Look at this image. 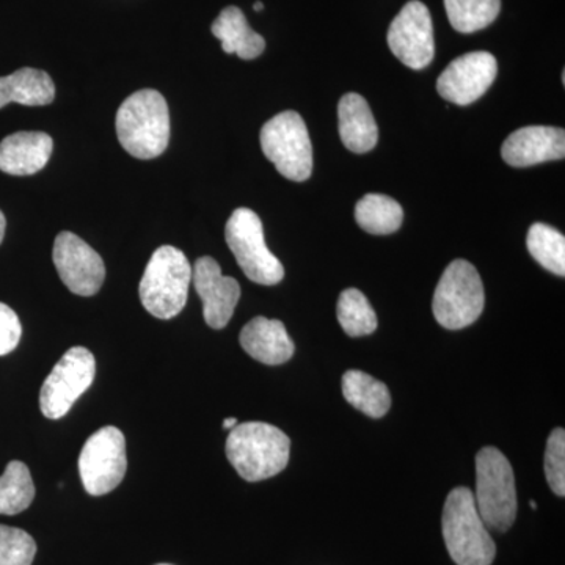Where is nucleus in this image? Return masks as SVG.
<instances>
[{"mask_svg": "<svg viewBox=\"0 0 565 565\" xmlns=\"http://www.w3.org/2000/svg\"><path fill=\"white\" fill-rule=\"evenodd\" d=\"M121 147L141 161L159 158L169 147L170 114L166 98L158 90L132 93L122 102L115 118Z\"/></svg>", "mask_w": 565, "mask_h": 565, "instance_id": "1", "label": "nucleus"}, {"mask_svg": "<svg viewBox=\"0 0 565 565\" xmlns=\"http://www.w3.org/2000/svg\"><path fill=\"white\" fill-rule=\"evenodd\" d=\"M291 440L267 423L237 424L226 440V457L241 478L259 482L281 473L289 462Z\"/></svg>", "mask_w": 565, "mask_h": 565, "instance_id": "2", "label": "nucleus"}, {"mask_svg": "<svg viewBox=\"0 0 565 565\" xmlns=\"http://www.w3.org/2000/svg\"><path fill=\"white\" fill-rule=\"evenodd\" d=\"M444 539L457 565H492L497 545L476 508L475 494L457 487L445 501Z\"/></svg>", "mask_w": 565, "mask_h": 565, "instance_id": "3", "label": "nucleus"}, {"mask_svg": "<svg viewBox=\"0 0 565 565\" xmlns=\"http://www.w3.org/2000/svg\"><path fill=\"white\" fill-rule=\"evenodd\" d=\"M191 281L192 266L188 256L172 245H162L152 253L141 277V305L154 318L172 319L184 310Z\"/></svg>", "mask_w": 565, "mask_h": 565, "instance_id": "4", "label": "nucleus"}, {"mask_svg": "<svg viewBox=\"0 0 565 565\" xmlns=\"http://www.w3.org/2000/svg\"><path fill=\"white\" fill-rule=\"evenodd\" d=\"M475 501L487 530L504 533L514 525L516 489L514 470L503 452L484 448L476 456Z\"/></svg>", "mask_w": 565, "mask_h": 565, "instance_id": "5", "label": "nucleus"}, {"mask_svg": "<svg viewBox=\"0 0 565 565\" xmlns=\"http://www.w3.org/2000/svg\"><path fill=\"white\" fill-rule=\"evenodd\" d=\"M486 305L484 285L473 264L456 259L446 267L433 300L435 319L448 330L478 321Z\"/></svg>", "mask_w": 565, "mask_h": 565, "instance_id": "6", "label": "nucleus"}, {"mask_svg": "<svg viewBox=\"0 0 565 565\" xmlns=\"http://www.w3.org/2000/svg\"><path fill=\"white\" fill-rule=\"evenodd\" d=\"M264 156L288 180L302 182L313 173V147L303 118L297 111L275 115L262 129Z\"/></svg>", "mask_w": 565, "mask_h": 565, "instance_id": "7", "label": "nucleus"}, {"mask_svg": "<svg viewBox=\"0 0 565 565\" xmlns=\"http://www.w3.org/2000/svg\"><path fill=\"white\" fill-rule=\"evenodd\" d=\"M225 239L248 280L274 286L285 278V267L267 247L263 222L256 212L247 207L234 211L226 222Z\"/></svg>", "mask_w": 565, "mask_h": 565, "instance_id": "8", "label": "nucleus"}, {"mask_svg": "<svg viewBox=\"0 0 565 565\" xmlns=\"http://www.w3.org/2000/svg\"><path fill=\"white\" fill-rule=\"evenodd\" d=\"M96 362L85 348H71L58 360L40 390L41 414L61 419L95 381Z\"/></svg>", "mask_w": 565, "mask_h": 565, "instance_id": "9", "label": "nucleus"}, {"mask_svg": "<svg viewBox=\"0 0 565 565\" xmlns=\"http://www.w3.org/2000/svg\"><path fill=\"white\" fill-rule=\"evenodd\" d=\"M128 468L126 440L120 429L102 427L88 440L79 456L82 484L92 497L110 493L121 484Z\"/></svg>", "mask_w": 565, "mask_h": 565, "instance_id": "10", "label": "nucleus"}, {"mask_svg": "<svg viewBox=\"0 0 565 565\" xmlns=\"http://www.w3.org/2000/svg\"><path fill=\"white\" fill-rule=\"evenodd\" d=\"M390 50L405 66L424 70L435 55L434 24L430 11L419 0L405 3L388 29Z\"/></svg>", "mask_w": 565, "mask_h": 565, "instance_id": "11", "label": "nucleus"}, {"mask_svg": "<svg viewBox=\"0 0 565 565\" xmlns=\"http://www.w3.org/2000/svg\"><path fill=\"white\" fill-rule=\"evenodd\" d=\"M52 259L71 292L92 297L102 289L106 278L103 258L76 234L62 232L55 237Z\"/></svg>", "mask_w": 565, "mask_h": 565, "instance_id": "12", "label": "nucleus"}, {"mask_svg": "<svg viewBox=\"0 0 565 565\" xmlns=\"http://www.w3.org/2000/svg\"><path fill=\"white\" fill-rule=\"evenodd\" d=\"M497 74V58L490 52H468L446 66L438 77L437 92L446 102L468 106L486 95Z\"/></svg>", "mask_w": 565, "mask_h": 565, "instance_id": "13", "label": "nucleus"}, {"mask_svg": "<svg viewBox=\"0 0 565 565\" xmlns=\"http://www.w3.org/2000/svg\"><path fill=\"white\" fill-rule=\"evenodd\" d=\"M192 281L202 299L204 321L211 329H225L241 299L239 282L233 277H225L218 263L211 256L196 259Z\"/></svg>", "mask_w": 565, "mask_h": 565, "instance_id": "14", "label": "nucleus"}, {"mask_svg": "<svg viewBox=\"0 0 565 565\" xmlns=\"http://www.w3.org/2000/svg\"><path fill=\"white\" fill-rule=\"evenodd\" d=\"M501 156L516 169L565 158L564 129L553 126H526L504 140Z\"/></svg>", "mask_w": 565, "mask_h": 565, "instance_id": "15", "label": "nucleus"}, {"mask_svg": "<svg viewBox=\"0 0 565 565\" xmlns=\"http://www.w3.org/2000/svg\"><path fill=\"white\" fill-rule=\"evenodd\" d=\"M54 141L44 132H17L0 141V170L13 177H31L50 162Z\"/></svg>", "mask_w": 565, "mask_h": 565, "instance_id": "16", "label": "nucleus"}, {"mask_svg": "<svg viewBox=\"0 0 565 565\" xmlns=\"http://www.w3.org/2000/svg\"><path fill=\"white\" fill-rule=\"evenodd\" d=\"M241 345L252 359L277 366L289 362L294 355V343L286 332L285 323L263 316L252 319L239 337Z\"/></svg>", "mask_w": 565, "mask_h": 565, "instance_id": "17", "label": "nucleus"}, {"mask_svg": "<svg viewBox=\"0 0 565 565\" xmlns=\"http://www.w3.org/2000/svg\"><path fill=\"white\" fill-rule=\"evenodd\" d=\"M338 128L341 141L352 152L374 150L379 141L377 122L374 120L370 104L356 93H348L338 104Z\"/></svg>", "mask_w": 565, "mask_h": 565, "instance_id": "18", "label": "nucleus"}, {"mask_svg": "<svg viewBox=\"0 0 565 565\" xmlns=\"http://www.w3.org/2000/svg\"><path fill=\"white\" fill-rule=\"evenodd\" d=\"M212 35L222 41V50L226 54H236L243 61L258 58L266 50V41L248 25L243 10L226 7L212 22Z\"/></svg>", "mask_w": 565, "mask_h": 565, "instance_id": "19", "label": "nucleus"}, {"mask_svg": "<svg viewBox=\"0 0 565 565\" xmlns=\"http://www.w3.org/2000/svg\"><path fill=\"white\" fill-rule=\"evenodd\" d=\"M54 98V82L44 71L21 68L10 76L0 77V109L10 103L32 107L47 106Z\"/></svg>", "mask_w": 565, "mask_h": 565, "instance_id": "20", "label": "nucleus"}, {"mask_svg": "<svg viewBox=\"0 0 565 565\" xmlns=\"http://www.w3.org/2000/svg\"><path fill=\"white\" fill-rule=\"evenodd\" d=\"M345 401L371 418H382L392 407V394L384 382L363 371L351 370L343 375Z\"/></svg>", "mask_w": 565, "mask_h": 565, "instance_id": "21", "label": "nucleus"}, {"mask_svg": "<svg viewBox=\"0 0 565 565\" xmlns=\"http://www.w3.org/2000/svg\"><path fill=\"white\" fill-rule=\"evenodd\" d=\"M355 221L364 232L386 236L396 233L403 225V206L390 196L367 193L356 203Z\"/></svg>", "mask_w": 565, "mask_h": 565, "instance_id": "22", "label": "nucleus"}, {"mask_svg": "<svg viewBox=\"0 0 565 565\" xmlns=\"http://www.w3.org/2000/svg\"><path fill=\"white\" fill-rule=\"evenodd\" d=\"M35 498V486L28 465L13 460L0 476V515H17L29 509Z\"/></svg>", "mask_w": 565, "mask_h": 565, "instance_id": "23", "label": "nucleus"}, {"mask_svg": "<svg viewBox=\"0 0 565 565\" xmlns=\"http://www.w3.org/2000/svg\"><path fill=\"white\" fill-rule=\"evenodd\" d=\"M445 9L455 31L475 33L497 20L501 0H445Z\"/></svg>", "mask_w": 565, "mask_h": 565, "instance_id": "24", "label": "nucleus"}, {"mask_svg": "<svg viewBox=\"0 0 565 565\" xmlns=\"http://www.w3.org/2000/svg\"><path fill=\"white\" fill-rule=\"evenodd\" d=\"M526 247L531 256L550 273L565 275V237L553 226L534 223L527 232Z\"/></svg>", "mask_w": 565, "mask_h": 565, "instance_id": "25", "label": "nucleus"}, {"mask_svg": "<svg viewBox=\"0 0 565 565\" xmlns=\"http://www.w3.org/2000/svg\"><path fill=\"white\" fill-rule=\"evenodd\" d=\"M338 321L351 338L367 337L377 330L379 321L366 296L359 289H345L337 305Z\"/></svg>", "mask_w": 565, "mask_h": 565, "instance_id": "26", "label": "nucleus"}, {"mask_svg": "<svg viewBox=\"0 0 565 565\" xmlns=\"http://www.w3.org/2000/svg\"><path fill=\"white\" fill-rule=\"evenodd\" d=\"M36 544L31 534L0 525V565H32Z\"/></svg>", "mask_w": 565, "mask_h": 565, "instance_id": "27", "label": "nucleus"}, {"mask_svg": "<svg viewBox=\"0 0 565 565\" xmlns=\"http://www.w3.org/2000/svg\"><path fill=\"white\" fill-rule=\"evenodd\" d=\"M545 476L557 497L565 494V430L557 427L548 437L545 449Z\"/></svg>", "mask_w": 565, "mask_h": 565, "instance_id": "28", "label": "nucleus"}, {"mask_svg": "<svg viewBox=\"0 0 565 565\" xmlns=\"http://www.w3.org/2000/svg\"><path fill=\"white\" fill-rule=\"evenodd\" d=\"M22 326L9 305L0 303V356L9 355L20 344Z\"/></svg>", "mask_w": 565, "mask_h": 565, "instance_id": "29", "label": "nucleus"}, {"mask_svg": "<svg viewBox=\"0 0 565 565\" xmlns=\"http://www.w3.org/2000/svg\"><path fill=\"white\" fill-rule=\"evenodd\" d=\"M7 221L3 212L0 211V244H2L3 236H6Z\"/></svg>", "mask_w": 565, "mask_h": 565, "instance_id": "30", "label": "nucleus"}, {"mask_svg": "<svg viewBox=\"0 0 565 565\" xmlns=\"http://www.w3.org/2000/svg\"><path fill=\"white\" fill-rule=\"evenodd\" d=\"M234 426H237L236 418H226L225 422H223V429L232 430Z\"/></svg>", "mask_w": 565, "mask_h": 565, "instance_id": "31", "label": "nucleus"}, {"mask_svg": "<svg viewBox=\"0 0 565 565\" xmlns=\"http://www.w3.org/2000/svg\"><path fill=\"white\" fill-rule=\"evenodd\" d=\"M253 9H255V11H262L264 9L263 2H255Z\"/></svg>", "mask_w": 565, "mask_h": 565, "instance_id": "32", "label": "nucleus"}, {"mask_svg": "<svg viewBox=\"0 0 565 565\" xmlns=\"http://www.w3.org/2000/svg\"><path fill=\"white\" fill-rule=\"evenodd\" d=\"M530 505H531V509H537V503H535V501H530Z\"/></svg>", "mask_w": 565, "mask_h": 565, "instance_id": "33", "label": "nucleus"}, {"mask_svg": "<svg viewBox=\"0 0 565 565\" xmlns=\"http://www.w3.org/2000/svg\"><path fill=\"white\" fill-rule=\"evenodd\" d=\"M159 565H169V564H159Z\"/></svg>", "mask_w": 565, "mask_h": 565, "instance_id": "34", "label": "nucleus"}]
</instances>
